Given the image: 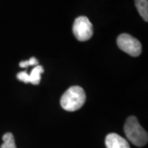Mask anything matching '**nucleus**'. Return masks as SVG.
Listing matches in <instances>:
<instances>
[{"label":"nucleus","mask_w":148,"mask_h":148,"mask_svg":"<svg viewBox=\"0 0 148 148\" xmlns=\"http://www.w3.org/2000/svg\"><path fill=\"white\" fill-rule=\"evenodd\" d=\"M86 99V95L83 88L78 86H73L69 87L62 95L60 104L64 110L73 112L83 106Z\"/></svg>","instance_id":"nucleus-1"},{"label":"nucleus","mask_w":148,"mask_h":148,"mask_svg":"<svg viewBox=\"0 0 148 148\" xmlns=\"http://www.w3.org/2000/svg\"><path fill=\"white\" fill-rule=\"evenodd\" d=\"M123 130L127 138L133 145L138 147H142L147 143V132L140 125L138 119L135 116L127 118Z\"/></svg>","instance_id":"nucleus-2"},{"label":"nucleus","mask_w":148,"mask_h":148,"mask_svg":"<svg viewBox=\"0 0 148 148\" xmlns=\"http://www.w3.org/2000/svg\"><path fill=\"white\" fill-rule=\"evenodd\" d=\"M117 45L121 50L132 57H138L142 53V44L138 39L127 33L118 36Z\"/></svg>","instance_id":"nucleus-3"},{"label":"nucleus","mask_w":148,"mask_h":148,"mask_svg":"<svg viewBox=\"0 0 148 148\" xmlns=\"http://www.w3.org/2000/svg\"><path fill=\"white\" fill-rule=\"evenodd\" d=\"M73 32L79 41H86L93 36V26L88 17L78 16L74 21Z\"/></svg>","instance_id":"nucleus-4"},{"label":"nucleus","mask_w":148,"mask_h":148,"mask_svg":"<svg viewBox=\"0 0 148 148\" xmlns=\"http://www.w3.org/2000/svg\"><path fill=\"white\" fill-rule=\"evenodd\" d=\"M105 143L107 148H130L127 140L116 133L108 134Z\"/></svg>","instance_id":"nucleus-5"},{"label":"nucleus","mask_w":148,"mask_h":148,"mask_svg":"<svg viewBox=\"0 0 148 148\" xmlns=\"http://www.w3.org/2000/svg\"><path fill=\"white\" fill-rule=\"evenodd\" d=\"M44 73V69L42 66L37 65L32 70V73L29 75V83L33 85H39L41 79V74Z\"/></svg>","instance_id":"nucleus-6"},{"label":"nucleus","mask_w":148,"mask_h":148,"mask_svg":"<svg viewBox=\"0 0 148 148\" xmlns=\"http://www.w3.org/2000/svg\"><path fill=\"white\" fill-rule=\"evenodd\" d=\"M135 5L139 14L145 21H148V1L147 0H135Z\"/></svg>","instance_id":"nucleus-7"},{"label":"nucleus","mask_w":148,"mask_h":148,"mask_svg":"<svg viewBox=\"0 0 148 148\" xmlns=\"http://www.w3.org/2000/svg\"><path fill=\"white\" fill-rule=\"evenodd\" d=\"M3 143L0 148H16L15 139L11 132H7L3 136Z\"/></svg>","instance_id":"nucleus-8"},{"label":"nucleus","mask_w":148,"mask_h":148,"mask_svg":"<svg viewBox=\"0 0 148 148\" xmlns=\"http://www.w3.org/2000/svg\"><path fill=\"white\" fill-rule=\"evenodd\" d=\"M16 78L25 83H29V74L27 72H21L16 75Z\"/></svg>","instance_id":"nucleus-9"},{"label":"nucleus","mask_w":148,"mask_h":148,"mask_svg":"<svg viewBox=\"0 0 148 148\" xmlns=\"http://www.w3.org/2000/svg\"><path fill=\"white\" fill-rule=\"evenodd\" d=\"M28 64H29V66H32V65H37L38 64V60L36 58L32 57L29 60H28Z\"/></svg>","instance_id":"nucleus-10"}]
</instances>
